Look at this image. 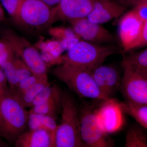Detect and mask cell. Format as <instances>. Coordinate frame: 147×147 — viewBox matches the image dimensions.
I'll use <instances>...</instances> for the list:
<instances>
[{"mask_svg": "<svg viewBox=\"0 0 147 147\" xmlns=\"http://www.w3.org/2000/svg\"><path fill=\"white\" fill-rule=\"evenodd\" d=\"M15 54L9 57L3 63L0 67L5 74L9 86V90L13 92L18 84L16 76V69L14 65V59Z\"/></svg>", "mask_w": 147, "mask_h": 147, "instance_id": "22", "label": "cell"}, {"mask_svg": "<svg viewBox=\"0 0 147 147\" xmlns=\"http://www.w3.org/2000/svg\"><path fill=\"white\" fill-rule=\"evenodd\" d=\"M124 113L130 116L147 130V105H138L125 101L120 102Z\"/></svg>", "mask_w": 147, "mask_h": 147, "instance_id": "20", "label": "cell"}, {"mask_svg": "<svg viewBox=\"0 0 147 147\" xmlns=\"http://www.w3.org/2000/svg\"><path fill=\"white\" fill-rule=\"evenodd\" d=\"M48 77L40 79L30 89L24 94L16 96L21 103L26 108L32 107V102L35 98L38 95L45 87L49 85Z\"/></svg>", "mask_w": 147, "mask_h": 147, "instance_id": "21", "label": "cell"}, {"mask_svg": "<svg viewBox=\"0 0 147 147\" xmlns=\"http://www.w3.org/2000/svg\"><path fill=\"white\" fill-rule=\"evenodd\" d=\"M14 145L16 147H55L50 134L42 129L26 130L18 137Z\"/></svg>", "mask_w": 147, "mask_h": 147, "instance_id": "15", "label": "cell"}, {"mask_svg": "<svg viewBox=\"0 0 147 147\" xmlns=\"http://www.w3.org/2000/svg\"><path fill=\"white\" fill-rule=\"evenodd\" d=\"M1 36V40L8 44L16 56L28 66L32 75L39 78L47 77L45 61L36 48L28 40L10 29L3 30Z\"/></svg>", "mask_w": 147, "mask_h": 147, "instance_id": "6", "label": "cell"}, {"mask_svg": "<svg viewBox=\"0 0 147 147\" xmlns=\"http://www.w3.org/2000/svg\"><path fill=\"white\" fill-rule=\"evenodd\" d=\"M72 30L79 38L89 42L101 44H115L114 35L101 24L90 21L87 17L70 23Z\"/></svg>", "mask_w": 147, "mask_h": 147, "instance_id": "9", "label": "cell"}, {"mask_svg": "<svg viewBox=\"0 0 147 147\" xmlns=\"http://www.w3.org/2000/svg\"><path fill=\"white\" fill-rule=\"evenodd\" d=\"M29 112L13 93L7 90L0 104V138L14 144L26 131Z\"/></svg>", "mask_w": 147, "mask_h": 147, "instance_id": "1", "label": "cell"}, {"mask_svg": "<svg viewBox=\"0 0 147 147\" xmlns=\"http://www.w3.org/2000/svg\"><path fill=\"white\" fill-rule=\"evenodd\" d=\"M139 125L129 127L125 137V147H147V134Z\"/></svg>", "mask_w": 147, "mask_h": 147, "instance_id": "19", "label": "cell"}, {"mask_svg": "<svg viewBox=\"0 0 147 147\" xmlns=\"http://www.w3.org/2000/svg\"><path fill=\"white\" fill-rule=\"evenodd\" d=\"M14 54H15L6 42L2 40H0V65Z\"/></svg>", "mask_w": 147, "mask_h": 147, "instance_id": "28", "label": "cell"}, {"mask_svg": "<svg viewBox=\"0 0 147 147\" xmlns=\"http://www.w3.org/2000/svg\"><path fill=\"white\" fill-rule=\"evenodd\" d=\"M62 94V91L58 93L42 105L32 107L30 112L50 116L56 120L58 113H61Z\"/></svg>", "mask_w": 147, "mask_h": 147, "instance_id": "18", "label": "cell"}, {"mask_svg": "<svg viewBox=\"0 0 147 147\" xmlns=\"http://www.w3.org/2000/svg\"><path fill=\"white\" fill-rule=\"evenodd\" d=\"M47 5L50 6L51 7L53 6H56L57 5L61 0H42Z\"/></svg>", "mask_w": 147, "mask_h": 147, "instance_id": "30", "label": "cell"}, {"mask_svg": "<svg viewBox=\"0 0 147 147\" xmlns=\"http://www.w3.org/2000/svg\"><path fill=\"white\" fill-rule=\"evenodd\" d=\"M119 51L115 44L101 45L79 40L61 56V64L66 63L91 71L103 64L105 60Z\"/></svg>", "mask_w": 147, "mask_h": 147, "instance_id": "2", "label": "cell"}, {"mask_svg": "<svg viewBox=\"0 0 147 147\" xmlns=\"http://www.w3.org/2000/svg\"><path fill=\"white\" fill-rule=\"evenodd\" d=\"M7 145L5 143H3L1 140H0V147H6Z\"/></svg>", "mask_w": 147, "mask_h": 147, "instance_id": "32", "label": "cell"}, {"mask_svg": "<svg viewBox=\"0 0 147 147\" xmlns=\"http://www.w3.org/2000/svg\"><path fill=\"white\" fill-rule=\"evenodd\" d=\"M96 0H61L53 7L55 18L57 21L71 23L86 18L91 12Z\"/></svg>", "mask_w": 147, "mask_h": 147, "instance_id": "12", "label": "cell"}, {"mask_svg": "<svg viewBox=\"0 0 147 147\" xmlns=\"http://www.w3.org/2000/svg\"><path fill=\"white\" fill-rule=\"evenodd\" d=\"M91 71L99 89L108 98H112L120 88L121 81L118 69L112 65H101Z\"/></svg>", "mask_w": 147, "mask_h": 147, "instance_id": "13", "label": "cell"}, {"mask_svg": "<svg viewBox=\"0 0 147 147\" xmlns=\"http://www.w3.org/2000/svg\"><path fill=\"white\" fill-rule=\"evenodd\" d=\"M123 112L120 102L112 98L103 101L96 110L99 125L106 134L115 133L120 130L124 123Z\"/></svg>", "mask_w": 147, "mask_h": 147, "instance_id": "10", "label": "cell"}, {"mask_svg": "<svg viewBox=\"0 0 147 147\" xmlns=\"http://www.w3.org/2000/svg\"><path fill=\"white\" fill-rule=\"evenodd\" d=\"M61 91L55 84H50L45 87L34 100L32 107L41 105L53 97L55 94Z\"/></svg>", "mask_w": 147, "mask_h": 147, "instance_id": "23", "label": "cell"}, {"mask_svg": "<svg viewBox=\"0 0 147 147\" xmlns=\"http://www.w3.org/2000/svg\"><path fill=\"white\" fill-rule=\"evenodd\" d=\"M5 16L3 10L1 6L0 5V22L3 21L4 19Z\"/></svg>", "mask_w": 147, "mask_h": 147, "instance_id": "31", "label": "cell"}, {"mask_svg": "<svg viewBox=\"0 0 147 147\" xmlns=\"http://www.w3.org/2000/svg\"><path fill=\"white\" fill-rule=\"evenodd\" d=\"M146 1H147V0H146Z\"/></svg>", "mask_w": 147, "mask_h": 147, "instance_id": "34", "label": "cell"}, {"mask_svg": "<svg viewBox=\"0 0 147 147\" xmlns=\"http://www.w3.org/2000/svg\"><path fill=\"white\" fill-rule=\"evenodd\" d=\"M53 7L42 0H22L13 20L28 30H41L54 24Z\"/></svg>", "mask_w": 147, "mask_h": 147, "instance_id": "5", "label": "cell"}, {"mask_svg": "<svg viewBox=\"0 0 147 147\" xmlns=\"http://www.w3.org/2000/svg\"><path fill=\"white\" fill-rule=\"evenodd\" d=\"M120 89L125 101L147 105V77L124 67Z\"/></svg>", "mask_w": 147, "mask_h": 147, "instance_id": "8", "label": "cell"}, {"mask_svg": "<svg viewBox=\"0 0 147 147\" xmlns=\"http://www.w3.org/2000/svg\"><path fill=\"white\" fill-rule=\"evenodd\" d=\"M22 0H1V3L9 15L13 18L16 15Z\"/></svg>", "mask_w": 147, "mask_h": 147, "instance_id": "27", "label": "cell"}, {"mask_svg": "<svg viewBox=\"0 0 147 147\" xmlns=\"http://www.w3.org/2000/svg\"><path fill=\"white\" fill-rule=\"evenodd\" d=\"M0 92V104H1V101L3 95Z\"/></svg>", "mask_w": 147, "mask_h": 147, "instance_id": "33", "label": "cell"}, {"mask_svg": "<svg viewBox=\"0 0 147 147\" xmlns=\"http://www.w3.org/2000/svg\"><path fill=\"white\" fill-rule=\"evenodd\" d=\"M146 46H147V20L144 21L143 30L140 37L137 42L131 47L130 51Z\"/></svg>", "mask_w": 147, "mask_h": 147, "instance_id": "29", "label": "cell"}, {"mask_svg": "<svg viewBox=\"0 0 147 147\" xmlns=\"http://www.w3.org/2000/svg\"><path fill=\"white\" fill-rule=\"evenodd\" d=\"M53 74L80 97L101 101L109 99L99 89L89 70L61 63L53 69Z\"/></svg>", "mask_w": 147, "mask_h": 147, "instance_id": "3", "label": "cell"}, {"mask_svg": "<svg viewBox=\"0 0 147 147\" xmlns=\"http://www.w3.org/2000/svg\"><path fill=\"white\" fill-rule=\"evenodd\" d=\"M42 78H39L34 75H32L21 83H19L17 85L15 89L13 92H11L16 96H19L24 94L28 91L40 79Z\"/></svg>", "mask_w": 147, "mask_h": 147, "instance_id": "25", "label": "cell"}, {"mask_svg": "<svg viewBox=\"0 0 147 147\" xmlns=\"http://www.w3.org/2000/svg\"><path fill=\"white\" fill-rule=\"evenodd\" d=\"M127 7H131L144 21L147 20L146 0H125Z\"/></svg>", "mask_w": 147, "mask_h": 147, "instance_id": "24", "label": "cell"}, {"mask_svg": "<svg viewBox=\"0 0 147 147\" xmlns=\"http://www.w3.org/2000/svg\"><path fill=\"white\" fill-rule=\"evenodd\" d=\"M28 126L30 129H42L46 130L50 134L55 147V137L58 125L55 119L46 115L29 111Z\"/></svg>", "mask_w": 147, "mask_h": 147, "instance_id": "16", "label": "cell"}, {"mask_svg": "<svg viewBox=\"0 0 147 147\" xmlns=\"http://www.w3.org/2000/svg\"><path fill=\"white\" fill-rule=\"evenodd\" d=\"M126 9L118 0H96L87 18L94 23L102 24L121 17Z\"/></svg>", "mask_w": 147, "mask_h": 147, "instance_id": "14", "label": "cell"}, {"mask_svg": "<svg viewBox=\"0 0 147 147\" xmlns=\"http://www.w3.org/2000/svg\"><path fill=\"white\" fill-rule=\"evenodd\" d=\"M60 123L58 125L56 147H86L80 131L79 109L75 100L67 92H63Z\"/></svg>", "mask_w": 147, "mask_h": 147, "instance_id": "4", "label": "cell"}, {"mask_svg": "<svg viewBox=\"0 0 147 147\" xmlns=\"http://www.w3.org/2000/svg\"><path fill=\"white\" fill-rule=\"evenodd\" d=\"M121 17L118 25L119 38L123 51L127 53L140 37L144 21L131 9Z\"/></svg>", "mask_w": 147, "mask_h": 147, "instance_id": "11", "label": "cell"}, {"mask_svg": "<svg viewBox=\"0 0 147 147\" xmlns=\"http://www.w3.org/2000/svg\"><path fill=\"white\" fill-rule=\"evenodd\" d=\"M14 63L16 69L18 84L32 75L28 66L16 55L14 58Z\"/></svg>", "mask_w": 147, "mask_h": 147, "instance_id": "26", "label": "cell"}, {"mask_svg": "<svg viewBox=\"0 0 147 147\" xmlns=\"http://www.w3.org/2000/svg\"><path fill=\"white\" fill-rule=\"evenodd\" d=\"M122 66L131 68L147 77V48L124 56Z\"/></svg>", "mask_w": 147, "mask_h": 147, "instance_id": "17", "label": "cell"}, {"mask_svg": "<svg viewBox=\"0 0 147 147\" xmlns=\"http://www.w3.org/2000/svg\"><path fill=\"white\" fill-rule=\"evenodd\" d=\"M96 109L85 105L79 110L81 138L86 147H110L114 143L100 127L96 115Z\"/></svg>", "mask_w": 147, "mask_h": 147, "instance_id": "7", "label": "cell"}]
</instances>
